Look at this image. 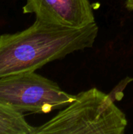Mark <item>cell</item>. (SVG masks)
<instances>
[{"mask_svg": "<svg viewBox=\"0 0 133 134\" xmlns=\"http://www.w3.org/2000/svg\"><path fill=\"white\" fill-rule=\"evenodd\" d=\"M96 23L72 28L36 19L27 29L0 35V78L35 71L75 51L90 48L98 35Z\"/></svg>", "mask_w": 133, "mask_h": 134, "instance_id": "1", "label": "cell"}, {"mask_svg": "<svg viewBox=\"0 0 133 134\" xmlns=\"http://www.w3.org/2000/svg\"><path fill=\"white\" fill-rule=\"evenodd\" d=\"M128 126L112 97L92 88L77 94L56 116L35 127L34 134H122Z\"/></svg>", "mask_w": 133, "mask_h": 134, "instance_id": "2", "label": "cell"}, {"mask_svg": "<svg viewBox=\"0 0 133 134\" xmlns=\"http://www.w3.org/2000/svg\"><path fill=\"white\" fill-rule=\"evenodd\" d=\"M74 97L35 71L0 78V104L20 113H49L66 107Z\"/></svg>", "mask_w": 133, "mask_h": 134, "instance_id": "3", "label": "cell"}, {"mask_svg": "<svg viewBox=\"0 0 133 134\" xmlns=\"http://www.w3.org/2000/svg\"><path fill=\"white\" fill-rule=\"evenodd\" d=\"M24 13L67 27L79 28L96 23L89 0H26Z\"/></svg>", "mask_w": 133, "mask_h": 134, "instance_id": "4", "label": "cell"}, {"mask_svg": "<svg viewBox=\"0 0 133 134\" xmlns=\"http://www.w3.org/2000/svg\"><path fill=\"white\" fill-rule=\"evenodd\" d=\"M34 130L26 121L24 113L0 104V134H34Z\"/></svg>", "mask_w": 133, "mask_h": 134, "instance_id": "5", "label": "cell"}, {"mask_svg": "<svg viewBox=\"0 0 133 134\" xmlns=\"http://www.w3.org/2000/svg\"><path fill=\"white\" fill-rule=\"evenodd\" d=\"M125 6L129 10L133 11V0H126Z\"/></svg>", "mask_w": 133, "mask_h": 134, "instance_id": "6", "label": "cell"}]
</instances>
